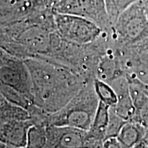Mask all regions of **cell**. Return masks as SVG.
<instances>
[{
	"label": "cell",
	"instance_id": "8fae6325",
	"mask_svg": "<svg viewBox=\"0 0 148 148\" xmlns=\"http://www.w3.org/2000/svg\"><path fill=\"white\" fill-rule=\"evenodd\" d=\"M109 110L110 107L99 101L91 126L88 130L89 148L103 143L106 138L109 121Z\"/></svg>",
	"mask_w": 148,
	"mask_h": 148
},
{
	"label": "cell",
	"instance_id": "ba28073f",
	"mask_svg": "<svg viewBox=\"0 0 148 148\" xmlns=\"http://www.w3.org/2000/svg\"><path fill=\"white\" fill-rule=\"evenodd\" d=\"M45 10H47L37 8L28 0H0V25L20 21Z\"/></svg>",
	"mask_w": 148,
	"mask_h": 148
},
{
	"label": "cell",
	"instance_id": "30bf717a",
	"mask_svg": "<svg viewBox=\"0 0 148 148\" xmlns=\"http://www.w3.org/2000/svg\"><path fill=\"white\" fill-rule=\"evenodd\" d=\"M108 84L113 88L117 96L116 104L111 108L122 119L131 121L134 114V106L131 97L128 79L125 75H121L112 79Z\"/></svg>",
	"mask_w": 148,
	"mask_h": 148
},
{
	"label": "cell",
	"instance_id": "ac0fdd59",
	"mask_svg": "<svg viewBox=\"0 0 148 148\" xmlns=\"http://www.w3.org/2000/svg\"><path fill=\"white\" fill-rule=\"evenodd\" d=\"M28 1L32 2L37 8L42 10H48V9L53 10V5L51 0H28Z\"/></svg>",
	"mask_w": 148,
	"mask_h": 148
},
{
	"label": "cell",
	"instance_id": "44dd1931",
	"mask_svg": "<svg viewBox=\"0 0 148 148\" xmlns=\"http://www.w3.org/2000/svg\"><path fill=\"white\" fill-rule=\"evenodd\" d=\"M51 3H52V4L53 5V7H54V5L56 4L58 2V1H60V0H51Z\"/></svg>",
	"mask_w": 148,
	"mask_h": 148
},
{
	"label": "cell",
	"instance_id": "6da1fadb",
	"mask_svg": "<svg viewBox=\"0 0 148 148\" xmlns=\"http://www.w3.org/2000/svg\"><path fill=\"white\" fill-rule=\"evenodd\" d=\"M23 60L32 82L33 104L45 113L60 110L90 81L47 57Z\"/></svg>",
	"mask_w": 148,
	"mask_h": 148
},
{
	"label": "cell",
	"instance_id": "5b68a950",
	"mask_svg": "<svg viewBox=\"0 0 148 148\" xmlns=\"http://www.w3.org/2000/svg\"><path fill=\"white\" fill-rule=\"evenodd\" d=\"M56 29L66 41L79 45H88L100 38L103 31L87 18L54 12Z\"/></svg>",
	"mask_w": 148,
	"mask_h": 148
},
{
	"label": "cell",
	"instance_id": "603a6c76",
	"mask_svg": "<svg viewBox=\"0 0 148 148\" xmlns=\"http://www.w3.org/2000/svg\"><path fill=\"white\" fill-rule=\"evenodd\" d=\"M0 148H6V145L0 142Z\"/></svg>",
	"mask_w": 148,
	"mask_h": 148
},
{
	"label": "cell",
	"instance_id": "3957f363",
	"mask_svg": "<svg viewBox=\"0 0 148 148\" xmlns=\"http://www.w3.org/2000/svg\"><path fill=\"white\" fill-rule=\"evenodd\" d=\"M93 81L86 82L60 110L47 113V125H67L88 131L99 103Z\"/></svg>",
	"mask_w": 148,
	"mask_h": 148
},
{
	"label": "cell",
	"instance_id": "4fadbf2b",
	"mask_svg": "<svg viewBox=\"0 0 148 148\" xmlns=\"http://www.w3.org/2000/svg\"><path fill=\"white\" fill-rule=\"evenodd\" d=\"M145 127L136 122L127 121L116 136L122 148H134L143 139Z\"/></svg>",
	"mask_w": 148,
	"mask_h": 148
},
{
	"label": "cell",
	"instance_id": "8992f818",
	"mask_svg": "<svg viewBox=\"0 0 148 148\" xmlns=\"http://www.w3.org/2000/svg\"><path fill=\"white\" fill-rule=\"evenodd\" d=\"M55 12L82 16L95 23L103 32H111L112 23L105 0H60L53 7Z\"/></svg>",
	"mask_w": 148,
	"mask_h": 148
},
{
	"label": "cell",
	"instance_id": "7a4b0ae2",
	"mask_svg": "<svg viewBox=\"0 0 148 148\" xmlns=\"http://www.w3.org/2000/svg\"><path fill=\"white\" fill-rule=\"evenodd\" d=\"M0 92L11 103L27 110L33 105L32 82L25 61L1 48Z\"/></svg>",
	"mask_w": 148,
	"mask_h": 148
},
{
	"label": "cell",
	"instance_id": "2e32d148",
	"mask_svg": "<svg viewBox=\"0 0 148 148\" xmlns=\"http://www.w3.org/2000/svg\"><path fill=\"white\" fill-rule=\"evenodd\" d=\"M137 1L138 0H105L107 12L112 25L123 11Z\"/></svg>",
	"mask_w": 148,
	"mask_h": 148
},
{
	"label": "cell",
	"instance_id": "52a82bcc",
	"mask_svg": "<svg viewBox=\"0 0 148 148\" xmlns=\"http://www.w3.org/2000/svg\"><path fill=\"white\" fill-rule=\"evenodd\" d=\"M46 148H88V131L67 125H47Z\"/></svg>",
	"mask_w": 148,
	"mask_h": 148
},
{
	"label": "cell",
	"instance_id": "9a60e30c",
	"mask_svg": "<svg viewBox=\"0 0 148 148\" xmlns=\"http://www.w3.org/2000/svg\"><path fill=\"white\" fill-rule=\"evenodd\" d=\"M47 126L33 124L29 127L27 134L26 148H46Z\"/></svg>",
	"mask_w": 148,
	"mask_h": 148
},
{
	"label": "cell",
	"instance_id": "9c48e42d",
	"mask_svg": "<svg viewBox=\"0 0 148 148\" xmlns=\"http://www.w3.org/2000/svg\"><path fill=\"white\" fill-rule=\"evenodd\" d=\"M32 125L31 120L0 122V142L7 147H25L27 132Z\"/></svg>",
	"mask_w": 148,
	"mask_h": 148
},
{
	"label": "cell",
	"instance_id": "7c38bea8",
	"mask_svg": "<svg viewBox=\"0 0 148 148\" xmlns=\"http://www.w3.org/2000/svg\"><path fill=\"white\" fill-rule=\"evenodd\" d=\"M130 82V81H129ZM130 90L134 106V114L131 121L148 127V96L138 85L130 82Z\"/></svg>",
	"mask_w": 148,
	"mask_h": 148
},
{
	"label": "cell",
	"instance_id": "e0dca14e",
	"mask_svg": "<svg viewBox=\"0 0 148 148\" xmlns=\"http://www.w3.org/2000/svg\"><path fill=\"white\" fill-rule=\"evenodd\" d=\"M125 120L122 119L119 115H117L112 108L109 110V121L108 127H107L106 138L111 137H116L125 123Z\"/></svg>",
	"mask_w": 148,
	"mask_h": 148
},
{
	"label": "cell",
	"instance_id": "5bb4252c",
	"mask_svg": "<svg viewBox=\"0 0 148 148\" xmlns=\"http://www.w3.org/2000/svg\"><path fill=\"white\" fill-rule=\"evenodd\" d=\"M93 85L99 101L110 108L115 106L117 102V96L110 84L95 77L93 81Z\"/></svg>",
	"mask_w": 148,
	"mask_h": 148
},
{
	"label": "cell",
	"instance_id": "277c9868",
	"mask_svg": "<svg viewBox=\"0 0 148 148\" xmlns=\"http://www.w3.org/2000/svg\"><path fill=\"white\" fill-rule=\"evenodd\" d=\"M119 45H129L148 35V19L143 3L138 0L119 16L109 33Z\"/></svg>",
	"mask_w": 148,
	"mask_h": 148
},
{
	"label": "cell",
	"instance_id": "d6986e66",
	"mask_svg": "<svg viewBox=\"0 0 148 148\" xmlns=\"http://www.w3.org/2000/svg\"><path fill=\"white\" fill-rule=\"evenodd\" d=\"M103 148H122L119 140L116 137L106 138L103 142Z\"/></svg>",
	"mask_w": 148,
	"mask_h": 148
},
{
	"label": "cell",
	"instance_id": "cb8c5ba5",
	"mask_svg": "<svg viewBox=\"0 0 148 148\" xmlns=\"http://www.w3.org/2000/svg\"><path fill=\"white\" fill-rule=\"evenodd\" d=\"M6 148H26V147H7Z\"/></svg>",
	"mask_w": 148,
	"mask_h": 148
},
{
	"label": "cell",
	"instance_id": "d4e9b609",
	"mask_svg": "<svg viewBox=\"0 0 148 148\" xmlns=\"http://www.w3.org/2000/svg\"><path fill=\"white\" fill-rule=\"evenodd\" d=\"M102 145H100V146H98V147H95V148H103V147H102Z\"/></svg>",
	"mask_w": 148,
	"mask_h": 148
},
{
	"label": "cell",
	"instance_id": "ffe728a7",
	"mask_svg": "<svg viewBox=\"0 0 148 148\" xmlns=\"http://www.w3.org/2000/svg\"><path fill=\"white\" fill-rule=\"evenodd\" d=\"M134 148H148V146L145 142L142 140L140 143H139L138 145H136Z\"/></svg>",
	"mask_w": 148,
	"mask_h": 148
},
{
	"label": "cell",
	"instance_id": "7402d4cb",
	"mask_svg": "<svg viewBox=\"0 0 148 148\" xmlns=\"http://www.w3.org/2000/svg\"><path fill=\"white\" fill-rule=\"evenodd\" d=\"M143 5H144V4H143ZM144 6H145V9L146 14H147V19H148V5H144Z\"/></svg>",
	"mask_w": 148,
	"mask_h": 148
}]
</instances>
